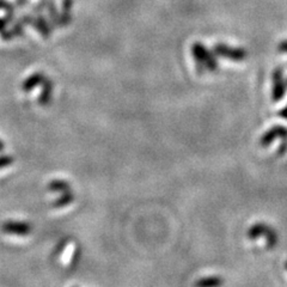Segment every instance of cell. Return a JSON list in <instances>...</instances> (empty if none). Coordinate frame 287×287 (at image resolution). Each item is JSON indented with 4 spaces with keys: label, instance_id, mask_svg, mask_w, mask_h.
Here are the masks:
<instances>
[{
    "label": "cell",
    "instance_id": "1",
    "mask_svg": "<svg viewBox=\"0 0 287 287\" xmlns=\"http://www.w3.org/2000/svg\"><path fill=\"white\" fill-rule=\"evenodd\" d=\"M192 53L196 63V71L203 73L206 71L216 72L218 69V61L216 59V53L208 51L202 43L195 42L192 47Z\"/></svg>",
    "mask_w": 287,
    "mask_h": 287
},
{
    "label": "cell",
    "instance_id": "2",
    "mask_svg": "<svg viewBox=\"0 0 287 287\" xmlns=\"http://www.w3.org/2000/svg\"><path fill=\"white\" fill-rule=\"evenodd\" d=\"M213 52L217 56L224 58L231 61H243L246 58V52L243 48H237V47H231L225 45V43H217L213 47Z\"/></svg>",
    "mask_w": 287,
    "mask_h": 287
},
{
    "label": "cell",
    "instance_id": "3",
    "mask_svg": "<svg viewBox=\"0 0 287 287\" xmlns=\"http://www.w3.org/2000/svg\"><path fill=\"white\" fill-rule=\"evenodd\" d=\"M285 82H283V75L281 68H276L273 75V99L280 101L283 97L286 91Z\"/></svg>",
    "mask_w": 287,
    "mask_h": 287
},
{
    "label": "cell",
    "instance_id": "4",
    "mask_svg": "<svg viewBox=\"0 0 287 287\" xmlns=\"http://www.w3.org/2000/svg\"><path fill=\"white\" fill-rule=\"evenodd\" d=\"M5 233H11V235L17 236H25L30 232V225L26 223H19V222H6L4 226Z\"/></svg>",
    "mask_w": 287,
    "mask_h": 287
},
{
    "label": "cell",
    "instance_id": "5",
    "mask_svg": "<svg viewBox=\"0 0 287 287\" xmlns=\"http://www.w3.org/2000/svg\"><path fill=\"white\" fill-rule=\"evenodd\" d=\"M32 26H34V28L38 30L40 34H41L45 39H48L52 34V30H53L52 23L51 21H47L42 15H38V17L35 18Z\"/></svg>",
    "mask_w": 287,
    "mask_h": 287
},
{
    "label": "cell",
    "instance_id": "6",
    "mask_svg": "<svg viewBox=\"0 0 287 287\" xmlns=\"http://www.w3.org/2000/svg\"><path fill=\"white\" fill-rule=\"evenodd\" d=\"M45 81H46V77H45V75H43V73H41V72L34 73V75L28 77V78H26L24 81V83H23V85H22L23 91H25V92L31 91V90L36 88L38 85L43 84V82H45Z\"/></svg>",
    "mask_w": 287,
    "mask_h": 287
},
{
    "label": "cell",
    "instance_id": "7",
    "mask_svg": "<svg viewBox=\"0 0 287 287\" xmlns=\"http://www.w3.org/2000/svg\"><path fill=\"white\" fill-rule=\"evenodd\" d=\"M72 5H73V0H63L62 2V11L60 13V26L68 25L69 23H71Z\"/></svg>",
    "mask_w": 287,
    "mask_h": 287
},
{
    "label": "cell",
    "instance_id": "8",
    "mask_svg": "<svg viewBox=\"0 0 287 287\" xmlns=\"http://www.w3.org/2000/svg\"><path fill=\"white\" fill-rule=\"evenodd\" d=\"M52 92H53V83L49 81V79H46V81L43 82L42 92H41V95H40V98H39L40 104L45 105L47 104V103L51 102Z\"/></svg>",
    "mask_w": 287,
    "mask_h": 287
},
{
    "label": "cell",
    "instance_id": "9",
    "mask_svg": "<svg viewBox=\"0 0 287 287\" xmlns=\"http://www.w3.org/2000/svg\"><path fill=\"white\" fill-rule=\"evenodd\" d=\"M223 283V280L218 276H207L200 279L195 282V287H219Z\"/></svg>",
    "mask_w": 287,
    "mask_h": 287
},
{
    "label": "cell",
    "instance_id": "10",
    "mask_svg": "<svg viewBox=\"0 0 287 287\" xmlns=\"http://www.w3.org/2000/svg\"><path fill=\"white\" fill-rule=\"evenodd\" d=\"M47 10L49 13V21H51L53 26H60V13H58L54 3L49 0L48 5H47Z\"/></svg>",
    "mask_w": 287,
    "mask_h": 287
},
{
    "label": "cell",
    "instance_id": "11",
    "mask_svg": "<svg viewBox=\"0 0 287 287\" xmlns=\"http://www.w3.org/2000/svg\"><path fill=\"white\" fill-rule=\"evenodd\" d=\"M72 200H73V195L71 194V192H65V193H62V195H61V198H59L58 200H56V202L54 203V206L55 207H65V206H67L69 205V203L72 202Z\"/></svg>",
    "mask_w": 287,
    "mask_h": 287
},
{
    "label": "cell",
    "instance_id": "12",
    "mask_svg": "<svg viewBox=\"0 0 287 287\" xmlns=\"http://www.w3.org/2000/svg\"><path fill=\"white\" fill-rule=\"evenodd\" d=\"M49 188L52 190H58V192L65 193L69 190V186L67 182L61 181V180H55V181H52L51 185H49Z\"/></svg>",
    "mask_w": 287,
    "mask_h": 287
},
{
    "label": "cell",
    "instance_id": "13",
    "mask_svg": "<svg viewBox=\"0 0 287 287\" xmlns=\"http://www.w3.org/2000/svg\"><path fill=\"white\" fill-rule=\"evenodd\" d=\"M24 23H23L22 19H18L17 22L15 23L12 26V32L15 36H22L24 34Z\"/></svg>",
    "mask_w": 287,
    "mask_h": 287
},
{
    "label": "cell",
    "instance_id": "14",
    "mask_svg": "<svg viewBox=\"0 0 287 287\" xmlns=\"http://www.w3.org/2000/svg\"><path fill=\"white\" fill-rule=\"evenodd\" d=\"M2 8L8 13H13V5L9 3L8 0H2Z\"/></svg>",
    "mask_w": 287,
    "mask_h": 287
},
{
    "label": "cell",
    "instance_id": "15",
    "mask_svg": "<svg viewBox=\"0 0 287 287\" xmlns=\"http://www.w3.org/2000/svg\"><path fill=\"white\" fill-rule=\"evenodd\" d=\"M11 162H12V158L11 157H8V156H3V158H2V163H3V168H5L6 165H9V164H11Z\"/></svg>",
    "mask_w": 287,
    "mask_h": 287
},
{
    "label": "cell",
    "instance_id": "16",
    "mask_svg": "<svg viewBox=\"0 0 287 287\" xmlns=\"http://www.w3.org/2000/svg\"><path fill=\"white\" fill-rule=\"evenodd\" d=\"M279 52L281 53H287V40L286 41H282L279 45Z\"/></svg>",
    "mask_w": 287,
    "mask_h": 287
},
{
    "label": "cell",
    "instance_id": "17",
    "mask_svg": "<svg viewBox=\"0 0 287 287\" xmlns=\"http://www.w3.org/2000/svg\"><path fill=\"white\" fill-rule=\"evenodd\" d=\"M17 4L19 6H24V5L28 4V0H17Z\"/></svg>",
    "mask_w": 287,
    "mask_h": 287
},
{
    "label": "cell",
    "instance_id": "18",
    "mask_svg": "<svg viewBox=\"0 0 287 287\" xmlns=\"http://www.w3.org/2000/svg\"><path fill=\"white\" fill-rule=\"evenodd\" d=\"M281 116H283V118H287V108L282 110V112H281Z\"/></svg>",
    "mask_w": 287,
    "mask_h": 287
}]
</instances>
